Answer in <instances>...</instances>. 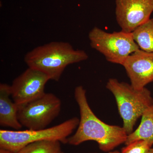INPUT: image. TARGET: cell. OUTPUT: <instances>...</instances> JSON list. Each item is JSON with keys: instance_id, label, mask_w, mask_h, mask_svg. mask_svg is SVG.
Instances as JSON below:
<instances>
[{"instance_id": "obj_1", "label": "cell", "mask_w": 153, "mask_h": 153, "mask_svg": "<svg viewBox=\"0 0 153 153\" xmlns=\"http://www.w3.org/2000/svg\"><path fill=\"white\" fill-rule=\"evenodd\" d=\"M74 96L79 106L80 119L75 133L68 137V144L76 146L94 141L100 150L107 152L125 143L128 134L123 127L107 124L99 119L88 104L84 88L81 85L75 88Z\"/></svg>"}, {"instance_id": "obj_2", "label": "cell", "mask_w": 153, "mask_h": 153, "mask_svg": "<svg viewBox=\"0 0 153 153\" xmlns=\"http://www.w3.org/2000/svg\"><path fill=\"white\" fill-rule=\"evenodd\" d=\"M88 57L85 51L75 50L69 43L54 41L28 52L25 61L28 67L44 72L50 80L58 81L67 66Z\"/></svg>"}, {"instance_id": "obj_3", "label": "cell", "mask_w": 153, "mask_h": 153, "mask_svg": "<svg viewBox=\"0 0 153 153\" xmlns=\"http://www.w3.org/2000/svg\"><path fill=\"white\" fill-rule=\"evenodd\" d=\"M106 88L113 94L119 113L123 120V127L128 135L134 131L138 119L153 105L150 91L146 88L136 89L131 84L115 78L108 79Z\"/></svg>"}, {"instance_id": "obj_4", "label": "cell", "mask_w": 153, "mask_h": 153, "mask_svg": "<svg viewBox=\"0 0 153 153\" xmlns=\"http://www.w3.org/2000/svg\"><path fill=\"white\" fill-rule=\"evenodd\" d=\"M79 119L71 118L62 123L43 129L26 130H0V148L16 153L32 143L55 140L68 143V137L79 125Z\"/></svg>"}, {"instance_id": "obj_5", "label": "cell", "mask_w": 153, "mask_h": 153, "mask_svg": "<svg viewBox=\"0 0 153 153\" xmlns=\"http://www.w3.org/2000/svg\"><path fill=\"white\" fill-rule=\"evenodd\" d=\"M91 48L101 53L110 63L123 65L129 55L139 49L131 33H107L94 27L89 34Z\"/></svg>"}, {"instance_id": "obj_6", "label": "cell", "mask_w": 153, "mask_h": 153, "mask_svg": "<svg viewBox=\"0 0 153 153\" xmlns=\"http://www.w3.org/2000/svg\"><path fill=\"white\" fill-rule=\"evenodd\" d=\"M61 108V100L57 96L45 93L32 101L18 105V119L22 126L28 129H43L57 117Z\"/></svg>"}, {"instance_id": "obj_7", "label": "cell", "mask_w": 153, "mask_h": 153, "mask_svg": "<svg viewBox=\"0 0 153 153\" xmlns=\"http://www.w3.org/2000/svg\"><path fill=\"white\" fill-rule=\"evenodd\" d=\"M153 12V0H116L117 22L126 33H132L147 22Z\"/></svg>"}, {"instance_id": "obj_8", "label": "cell", "mask_w": 153, "mask_h": 153, "mask_svg": "<svg viewBox=\"0 0 153 153\" xmlns=\"http://www.w3.org/2000/svg\"><path fill=\"white\" fill-rule=\"evenodd\" d=\"M50 80L44 72L29 67L14 79L11 85V97L16 104L27 103L40 97Z\"/></svg>"}, {"instance_id": "obj_9", "label": "cell", "mask_w": 153, "mask_h": 153, "mask_svg": "<svg viewBox=\"0 0 153 153\" xmlns=\"http://www.w3.org/2000/svg\"><path fill=\"white\" fill-rule=\"evenodd\" d=\"M122 66L135 89H143L153 82V53L139 49L129 55Z\"/></svg>"}, {"instance_id": "obj_10", "label": "cell", "mask_w": 153, "mask_h": 153, "mask_svg": "<svg viewBox=\"0 0 153 153\" xmlns=\"http://www.w3.org/2000/svg\"><path fill=\"white\" fill-rule=\"evenodd\" d=\"M11 85L0 84V125L19 130L22 126L18 117V105L12 101Z\"/></svg>"}, {"instance_id": "obj_11", "label": "cell", "mask_w": 153, "mask_h": 153, "mask_svg": "<svg viewBox=\"0 0 153 153\" xmlns=\"http://www.w3.org/2000/svg\"><path fill=\"white\" fill-rule=\"evenodd\" d=\"M139 126L128 135L125 144L126 146L137 140H143L153 145V105L144 112Z\"/></svg>"}, {"instance_id": "obj_12", "label": "cell", "mask_w": 153, "mask_h": 153, "mask_svg": "<svg viewBox=\"0 0 153 153\" xmlns=\"http://www.w3.org/2000/svg\"><path fill=\"white\" fill-rule=\"evenodd\" d=\"M131 34L140 49L153 53V18L137 28Z\"/></svg>"}, {"instance_id": "obj_13", "label": "cell", "mask_w": 153, "mask_h": 153, "mask_svg": "<svg viewBox=\"0 0 153 153\" xmlns=\"http://www.w3.org/2000/svg\"><path fill=\"white\" fill-rule=\"evenodd\" d=\"M16 153H65L58 141L44 140L32 143Z\"/></svg>"}, {"instance_id": "obj_14", "label": "cell", "mask_w": 153, "mask_h": 153, "mask_svg": "<svg viewBox=\"0 0 153 153\" xmlns=\"http://www.w3.org/2000/svg\"><path fill=\"white\" fill-rule=\"evenodd\" d=\"M153 145L146 141L139 140L126 145L121 153H149Z\"/></svg>"}, {"instance_id": "obj_15", "label": "cell", "mask_w": 153, "mask_h": 153, "mask_svg": "<svg viewBox=\"0 0 153 153\" xmlns=\"http://www.w3.org/2000/svg\"><path fill=\"white\" fill-rule=\"evenodd\" d=\"M0 153H15L8 150L0 148Z\"/></svg>"}, {"instance_id": "obj_16", "label": "cell", "mask_w": 153, "mask_h": 153, "mask_svg": "<svg viewBox=\"0 0 153 153\" xmlns=\"http://www.w3.org/2000/svg\"><path fill=\"white\" fill-rule=\"evenodd\" d=\"M108 153H121V152H118V151H114V152H108Z\"/></svg>"}, {"instance_id": "obj_17", "label": "cell", "mask_w": 153, "mask_h": 153, "mask_svg": "<svg viewBox=\"0 0 153 153\" xmlns=\"http://www.w3.org/2000/svg\"><path fill=\"white\" fill-rule=\"evenodd\" d=\"M149 153H153V148H152L150 151Z\"/></svg>"}]
</instances>
